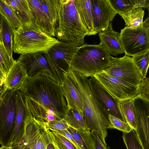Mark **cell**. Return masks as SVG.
I'll return each mask as SVG.
<instances>
[{
    "instance_id": "1",
    "label": "cell",
    "mask_w": 149,
    "mask_h": 149,
    "mask_svg": "<svg viewBox=\"0 0 149 149\" xmlns=\"http://www.w3.org/2000/svg\"><path fill=\"white\" fill-rule=\"evenodd\" d=\"M19 91L28 111L36 121L45 123L55 116L64 118L68 107L60 83L45 76L27 77Z\"/></svg>"
},
{
    "instance_id": "2",
    "label": "cell",
    "mask_w": 149,
    "mask_h": 149,
    "mask_svg": "<svg viewBox=\"0 0 149 149\" xmlns=\"http://www.w3.org/2000/svg\"><path fill=\"white\" fill-rule=\"evenodd\" d=\"M76 81L80 90L82 102V110L86 124L90 131H96L106 145L107 130L110 129L109 114L96 100L90 90L88 77L82 74L70 70Z\"/></svg>"
},
{
    "instance_id": "3",
    "label": "cell",
    "mask_w": 149,
    "mask_h": 149,
    "mask_svg": "<svg viewBox=\"0 0 149 149\" xmlns=\"http://www.w3.org/2000/svg\"><path fill=\"white\" fill-rule=\"evenodd\" d=\"M55 36L59 41L81 46L88 32L77 10L74 0H59Z\"/></svg>"
},
{
    "instance_id": "4",
    "label": "cell",
    "mask_w": 149,
    "mask_h": 149,
    "mask_svg": "<svg viewBox=\"0 0 149 149\" xmlns=\"http://www.w3.org/2000/svg\"><path fill=\"white\" fill-rule=\"evenodd\" d=\"M111 56L102 45L87 43L79 47L72 60L71 70L88 77L104 70L108 67Z\"/></svg>"
},
{
    "instance_id": "5",
    "label": "cell",
    "mask_w": 149,
    "mask_h": 149,
    "mask_svg": "<svg viewBox=\"0 0 149 149\" xmlns=\"http://www.w3.org/2000/svg\"><path fill=\"white\" fill-rule=\"evenodd\" d=\"M13 52L20 54L46 52L59 41L43 32L34 24L13 29Z\"/></svg>"
},
{
    "instance_id": "6",
    "label": "cell",
    "mask_w": 149,
    "mask_h": 149,
    "mask_svg": "<svg viewBox=\"0 0 149 149\" xmlns=\"http://www.w3.org/2000/svg\"><path fill=\"white\" fill-rule=\"evenodd\" d=\"M34 24L52 37L55 36L59 0H28Z\"/></svg>"
},
{
    "instance_id": "7",
    "label": "cell",
    "mask_w": 149,
    "mask_h": 149,
    "mask_svg": "<svg viewBox=\"0 0 149 149\" xmlns=\"http://www.w3.org/2000/svg\"><path fill=\"white\" fill-rule=\"evenodd\" d=\"M149 18L140 27L128 28L120 30V38L125 54L132 57L149 50Z\"/></svg>"
},
{
    "instance_id": "8",
    "label": "cell",
    "mask_w": 149,
    "mask_h": 149,
    "mask_svg": "<svg viewBox=\"0 0 149 149\" xmlns=\"http://www.w3.org/2000/svg\"><path fill=\"white\" fill-rule=\"evenodd\" d=\"M47 130L44 123L36 121L28 113L22 136L11 146L13 149H47Z\"/></svg>"
},
{
    "instance_id": "9",
    "label": "cell",
    "mask_w": 149,
    "mask_h": 149,
    "mask_svg": "<svg viewBox=\"0 0 149 149\" xmlns=\"http://www.w3.org/2000/svg\"><path fill=\"white\" fill-rule=\"evenodd\" d=\"M78 46L60 41L45 52L49 65L61 84L64 79V74L71 70V63Z\"/></svg>"
},
{
    "instance_id": "10",
    "label": "cell",
    "mask_w": 149,
    "mask_h": 149,
    "mask_svg": "<svg viewBox=\"0 0 149 149\" xmlns=\"http://www.w3.org/2000/svg\"><path fill=\"white\" fill-rule=\"evenodd\" d=\"M16 91L3 88L0 94V144L6 146L14 125Z\"/></svg>"
},
{
    "instance_id": "11",
    "label": "cell",
    "mask_w": 149,
    "mask_h": 149,
    "mask_svg": "<svg viewBox=\"0 0 149 149\" xmlns=\"http://www.w3.org/2000/svg\"><path fill=\"white\" fill-rule=\"evenodd\" d=\"M108 74L138 87L143 78L135 65L132 57L111 56L110 64L103 70Z\"/></svg>"
},
{
    "instance_id": "12",
    "label": "cell",
    "mask_w": 149,
    "mask_h": 149,
    "mask_svg": "<svg viewBox=\"0 0 149 149\" xmlns=\"http://www.w3.org/2000/svg\"><path fill=\"white\" fill-rule=\"evenodd\" d=\"M93 77L117 102L135 98L139 93L138 87L111 76L104 71L95 74Z\"/></svg>"
},
{
    "instance_id": "13",
    "label": "cell",
    "mask_w": 149,
    "mask_h": 149,
    "mask_svg": "<svg viewBox=\"0 0 149 149\" xmlns=\"http://www.w3.org/2000/svg\"><path fill=\"white\" fill-rule=\"evenodd\" d=\"M16 61L22 65L28 77L45 76L60 83L51 70L46 60L45 52H40L21 54Z\"/></svg>"
},
{
    "instance_id": "14",
    "label": "cell",
    "mask_w": 149,
    "mask_h": 149,
    "mask_svg": "<svg viewBox=\"0 0 149 149\" xmlns=\"http://www.w3.org/2000/svg\"><path fill=\"white\" fill-rule=\"evenodd\" d=\"M134 104L137 122L136 134L143 149H149V102L136 97Z\"/></svg>"
},
{
    "instance_id": "15",
    "label": "cell",
    "mask_w": 149,
    "mask_h": 149,
    "mask_svg": "<svg viewBox=\"0 0 149 149\" xmlns=\"http://www.w3.org/2000/svg\"><path fill=\"white\" fill-rule=\"evenodd\" d=\"M92 8L94 29L97 33L108 28L117 14L108 0H90Z\"/></svg>"
},
{
    "instance_id": "16",
    "label": "cell",
    "mask_w": 149,
    "mask_h": 149,
    "mask_svg": "<svg viewBox=\"0 0 149 149\" xmlns=\"http://www.w3.org/2000/svg\"><path fill=\"white\" fill-rule=\"evenodd\" d=\"M88 83L91 92L99 104L104 109L109 115L123 121L117 102L102 87L97 80L93 77H90L88 79Z\"/></svg>"
},
{
    "instance_id": "17",
    "label": "cell",
    "mask_w": 149,
    "mask_h": 149,
    "mask_svg": "<svg viewBox=\"0 0 149 149\" xmlns=\"http://www.w3.org/2000/svg\"><path fill=\"white\" fill-rule=\"evenodd\" d=\"M61 84L68 108L74 107L79 111H83L81 92L70 71L64 74V79Z\"/></svg>"
},
{
    "instance_id": "18",
    "label": "cell",
    "mask_w": 149,
    "mask_h": 149,
    "mask_svg": "<svg viewBox=\"0 0 149 149\" xmlns=\"http://www.w3.org/2000/svg\"><path fill=\"white\" fill-rule=\"evenodd\" d=\"M16 113L13 130L7 145L11 146L22 136L24 123L27 113L24 96L19 91H16Z\"/></svg>"
},
{
    "instance_id": "19",
    "label": "cell",
    "mask_w": 149,
    "mask_h": 149,
    "mask_svg": "<svg viewBox=\"0 0 149 149\" xmlns=\"http://www.w3.org/2000/svg\"><path fill=\"white\" fill-rule=\"evenodd\" d=\"M98 35L100 43L110 55L116 56L124 53L120 40V33L113 29L111 22L106 30L100 32Z\"/></svg>"
},
{
    "instance_id": "20",
    "label": "cell",
    "mask_w": 149,
    "mask_h": 149,
    "mask_svg": "<svg viewBox=\"0 0 149 149\" xmlns=\"http://www.w3.org/2000/svg\"><path fill=\"white\" fill-rule=\"evenodd\" d=\"M27 77L22 65L15 60L6 77L3 88L13 92L19 90Z\"/></svg>"
},
{
    "instance_id": "21",
    "label": "cell",
    "mask_w": 149,
    "mask_h": 149,
    "mask_svg": "<svg viewBox=\"0 0 149 149\" xmlns=\"http://www.w3.org/2000/svg\"><path fill=\"white\" fill-rule=\"evenodd\" d=\"M75 6L80 18L88 32V36L95 35L93 26L90 0H74Z\"/></svg>"
},
{
    "instance_id": "22",
    "label": "cell",
    "mask_w": 149,
    "mask_h": 149,
    "mask_svg": "<svg viewBox=\"0 0 149 149\" xmlns=\"http://www.w3.org/2000/svg\"><path fill=\"white\" fill-rule=\"evenodd\" d=\"M134 98L119 101L117 102V105L123 121L128 123L132 129L136 131L137 122L134 104Z\"/></svg>"
},
{
    "instance_id": "23",
    "label": "cell",
    "mask_w": 149,
    "mask_h": 149,
    "mask_svg": "<svg viewBox=\"0 0 149 149\" xmlns=\"http://www.w3.org/2000/svg\"><path fill=\"white\" fill-rule=\"evenodd\" d=\"M19 14L23 25H30L34 23V18L28 0H5Z\"/></svg>"
},
{
    "instance_id": "24",
    "label": "cell",
    "mask_w": 149,
    "mask_h": 149,
    "mask_svg": "<svg viewBox=\"0 0 149 149\" xmlns=\"http://www.w3.org/2000/svg\"><path fill=\"white\" fill-rule=\"evenodd\" d=\"M64 119L70 126L76 130L90 131L87 127L83 111L74 107L68 108Z\"/></svg>"
},
{
    "instance_id": "25",
    "label": "cell",
    "mask_w": 149,
    "mask_h": 149,
    "mask_svg": "<svg viewBox=\"0 0 149 149\" xmlns=\"http://www.w3.org/2000/svg\"><path fill=\"white\" fill-rule=\"evenodd\" d=\"M0 13L13 29L22 27L23 24L18 13L6 2L0 0Z\"/></svg>"
},
{
    "instance_id": "26",
    "label": "cell",
    "mask_w": 149,
    "mask_h": 149,
    "mask_svg": "<svg viewBox=\"0 0 149 149\" xmlns=\"http://www.w3.org/2000/svg\"><path fill=\"white\" fill-rule=\"evenodd\" d=\"M144 13L142 8H137L119 15L124 20L126 26L136 28L142 25Z\"/></svg>"
},
{
    "instance_id": "27",
    "label": "cell",
    "mask_w": 149,
    "mask_h": 149,
    "mask_svg": "<svg viewBox=\"0 0 149 149\" xmlns=\"http://www.w3.org/2000/svg\"><path fill=\"white\" fill-rule=\"evenodd\" d=\"M1 38L3 42L9 55L13 57V28L5 18L1 15Z\"/></svg>"
},
{
    "instance_id": "28",
    "label": "cell",
    "mask_w": 149,
    "mask_h": 149,
    "mask_svg": "<svg viewBox=\"0 0 149 149\" xmlns=\"http://www.w3.org/2000/svg\"><path fill=\"white\" fill-rule=\"evenodd\" d=\"M15 61L9 55L3 42H0V70L6 78Z\"/></svg>"
},
{
    "instance_id": "29",
    "label": "cell",
    "mask_w": 149,
    "mask_h": 149,
    "mask_svg": "<svg viewBox=\"0 0 149 149\" xmlns=\"http://www.w3.org/2000/svg\"><path fill=\"white\" fill-rule=\"evenodd\" d=\"M114 11L119 15L135 8V0H108Z\"/></svg>"
},
{
    "instance_id": "30",
    "label": "cell",
    "mask_w": 149,
    "mask_h": 149,
    "mask_svg": "<svg viewBox=\"0 0 149 149\" xmlns=\"http://www.w3.org/2000/svg\"><path fill=\"white\" fill-rule=\"evenodd\" d=\"M135 65L143 78L146 77L149 64V50L132 57Z\"/></svg>"
},
{
    "instance_id": "31",
    "label": "cell",
    "mask_w": 149,
    "mask_h": 149,
    "mask_svg": "<svg viewBox=\"0 0 149 149\" xmlns=\"http://www.w3.org/2000/svg\"><path fill=\"white\" fill-rule=\"evenodd\" d=\"M122 137L127 149H143L134 129L123 132Z\"/></svg>"
},
{
    "instance_id": "32",
    "label": "cell",
    "mask_w": 149,
    "mask_h": 149,
    "mask_svg": "<svg viewBox=\"0 0 149 149\" xmlns=\"http://www.w3.org/2000/svg\"><path fill=\"white\" fill-rule=\"evenodd\" d=\"M108 118L110 129H116L123 132H129L132 129L128 123L117 117L109 114Z\"/></svg>"
},
{
    "instance_id": "33",
    "label": "cell",
    "mask_w": 149,
    "mask_h": 149,
    "mask_svg": "<svg viewBox=\"0 0 149 149\" xmlns=\"http://www.w3.org/2000/svg\"><path fill=\"white\" fill-rule=\"evenodd\" d=\"M52 132L59 149H79L65 137L55 132Z\"/></svg>"
},
{
    "instance_id": "34",
    "label": "cell",
    "mask_w": 149,
    "mask_h": 149,
    "mask_svg": "<svg viewBox=\"0 0 149 149\" xmlns=\"http://www.w3.org/2000/svg\"><path fill=\"white\" fill-rule=\"evenodd\" d=\"M44 123L47 129L54 132L67 130L70 126L64 118Z\"/></svg>"
},
{
    "instance_id": "35",
    "label": "cell",
    "mask_w": 149,
    "mask_h": 149,
    "mask_svg": "<svg viewBox=\"0 0 149 149\" xmlns=\"http://www.w3.org/2000/svg\"><path fill=\"white\" fill-rule=\"evenodd\" d=\"M139 93L135 97H139L149 102V79L143 78L138 87Z\"/></svg>"
},
{
    "instance_id": "36",
    "label": "cell",
    "mask_w": 149,
    "mask_h": 149,
    "mask_svg": "<svg viewBox=\"0 0 149 149\" xmlns=\"http://www.w3.org/2000/svg\"><path fill=\"white\" fill-rule=\"evenodd\" d=\"M92 136V149H110L109 146L105 145L99 137L97 132L91 131Z\"/></svg>"
},
{
    "instance_id": "37",
    "label": "cell",
    "mask_w": 149,
    "mask_h": 149,
    "mask_svg": "<svg viewBox=\"0 0 149 149\" xmlns=\"http://www.w3.org/2000/svg\"><path fill=\"white\" fill-rule=\"evenodd\" d=\"M135 8H148L149 6V0H135Z\"/></svg>"
},
{
    "instance_id": "38",
    "label": "cell",
    "mask_w": 149,
    "mask_h": 149,
    "mask_svg": "<svg viewBox=\"0 0 149 149\" xmlns=\"http://www.w3.org/2000/svg\"><path fill=\"white\" fill-rule=\"evenodd\" d=\"M5 82L0 77V89H2L4 87Z\"/></svg>"
},
{
    "instance_id": "39",
    "label": "cell",
    "mask_w": 149,
    "mask_h": 149,
    "mask_svg": "<svg viewBox=\"0 0 149 149\" xmlns=\"http://www.w3.org/2000/svg\"><path fill=\"white\" fill-rule=\"evenodd\" d=\"M0 149H13L11 146H2Z\"/></svg>"
},
{
    "instance_id": "40",
    "label": "cell",
    "mask_w": 149,
    "mask_h": 149,
    "mask_svg": "<svg viewBox=\"0 0 149 149\" xmlns=\"http://www.w3.org/2000/svg\"><path fill=\"white\" fill-rule=\"evenodd\" d=\"M0 77L5 82V81L6 80V78L4 76L3 73H2V72L0 70Z\"/></svg>"
},
{
    "instance_id": "41",
    "label": "cell",
    "mask_w": 149,
    "mask_h": 149,
    "mask_svg": "<svg viewBox=\"0 0 149 149\" xmlns=\"http://www.w3.org/2000/svg\"><path fill=\"white\" fill-rule=\"evenodd\" d=\"M1 14L0 13V42H2L1 38Z\"/></svg>"
},
{
    "instance_id": "42",
    "label": "cell",
    "mask_w": 149,
    "mask_h": 149,
    "mask_svg": "<svg viewBox=\"0 0 149 149\" xmlns=\"http://www.w3.org/2000/svg\"><path fill=\"white\" fill-rule=\"evenodd\" d=\"M55 145H56V149H59V148H58V146L56 143V142H55Z\"/></svg>"
},
{
    "instance_id": "43",
    "label": "cell",
    "mask_w": 149,
    "mask_h": 149,
    "mask_svg": "<svg viewBox=\"0 0 149 149\" xmlns=\"http://www.w3.org/2000/svg\"></svg>"
}]
</instances>
